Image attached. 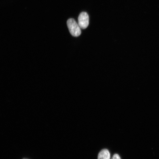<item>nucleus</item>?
<instances>
[{"label":"nucleus","instance_id":"20e7f679","mask_svg":"<svg viewBox=\"0 0 159 159\" xmlns=\"http://www.w3.org/2000/svg\"><path fill=\"white\" fill-rule=\"evenodd\" d=\"M112 159H121V158L118 154H115L113 156Z\"/></svg>","mask_w":159,"mask_h":159},{"label":"nucleus","instance_id":"f03ea898","mask_svg":"<svg viewBox=\"0 0 159 159\" xmlns=\"http://www.w3.org/2000/svg\"><path fill=\"white\" fill-rule=\"evenodd\" d=\"M89 16L85 12H82L78 17V25L81 29H85L89 25Z\"/></svg>","mask_w":159,"mask_h":159},{"label":"nucleus","instance_id":"f257e3e1","mask_svg":"<svg viewBox=\"0 0 159 159\" xmlns=\"http://www.w3.org/2000/svg\"><path fill=\"white\" fill-rule=\"evenodd\" d=\"M67 24L70 34L73 37H77L81 34V28L74 19H69Z\"/></svg>","mask_w":159,"mask_h":159},{"label":"nucleus","instance_id":"7ed1b4c3","mask_svg":"<svg viewBox=\"0 0 159 159\" xmlns=\"http://www.w3.org/2000/svg\"><path fill=\"white\" fill-rule=\"evenodd\" d=\"M110 154L107 149L101 150L98 155V159H110Z\"/></svg>","mask_w":159,"mask_h":159}]
</instances>
